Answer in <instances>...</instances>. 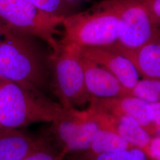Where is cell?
Listing matches in <instances>:
<instances>
[{
  "label": "cell",
  "instance_id": "1",
  "mask_svg": "<svg viewBox=\"0 0 160 160\" xmlns=\"http://www.w3.org/2000/svg\"><path fill=\"white\" fill-rule=\"evenodd\" d=\"M33 38L10 30L0 42V79L42 92L51 74L49 55Z\"/></svg>",
  "mask_w": 160,
  "mask_h": 160
},
{
  "label": "cell",
  "instance_id": "2",
  "mask_svg": "<svg viewBox=\"0 0 160 160\" xmlns=\"http://www.w3.org/2000/svg\"><path fill=\"white\" fill-rule=\"evenodd\" d=\"M40 90L0 79V126L16 129L52 122L62 110Z\"/></svg>",
  "mask_w": 160,
  "mask_h": 160
},
{
  "label": "cell",
  "instance_id": "3",
  "mask_svg": "<svg viewBox=\"0 0 160 160\" xmlns=\"http://www.w3.org/2000/svg\"><path fill=\"white\" fill-rule=\"evenodd\" d=\"M62 24L64 32L61 45L82 48L109 46L118 42V18L106 1L65 17Z\"/></svg>",
  "mask_w": 160,
  "mask_h": 160
},
{
  "label": "cell",
  "instance_id": "4",
  "mask_svg": "<svg viewBox=\"0 0 160 160\" xmlns=\"http://www.w3.org/2000/svg\"><path fill=\"white\" fill-rule=\"evenodd\" d=\"M81 58L80 48L73 45L60 44L58 51L49 55L52 89L63 108L82 109L92 98Z\"/></svg>",
  "mask_w": 160,
  "mask_h": 160
},
{
  "label": "cell",
  "instance_id": "5",
  "mask_svg": "<svg viewBox=\"0 0 160 160\" xmlns=\"http://www.w3.org/2000/svg\"><path fill=\"white\" fill-rule=\"evenodd\" d=\"M64 17L46 13L27 0H0V22L17 33L38 38L53 52L60 48L55 36L61 34L57 28Z\"/></svg>",
  "mask_w": 160,
  "mask_h": 160
},
{
  "label": "cell",
  "instance_id": "6",
  "mask_svg": "<svg viewBox=\"0 0 160 160\" xmlns=\"http://www.w3.org/2000/svg\"><path fill=\"white\" fill-rule=\"evenodd\" d=\"M100 128L92 113L63 108L52 122L50 132L59 151L65 157L72 152H82L88 148Z\"/></svg>",
  "mask_w": 160,
  "mask_h": 160
},
{
  "label": "cell",
  "instance_id": "7",
  "mask_svg": "<svg viewBox=\"0 0 160 160\" xmlns=\"http://www.w3.org/2000/svg\"><path fill=\"white\" fill-rule=\"evenodd\" d=\"M118 18L117 43L126 48L141 46L157 35L159 28L137 0H105Z\"/></svg>",
  "mask_w": 160,
  "mask_h": 160
},
{
  "label": "cell",
  "instance_id": "8",
  "mask_svg": "<svg viewBox=\"0 0 160 160\" xmlns=\"http://www.w3.org/2000/svg\"><path fill=\"white\" fill-rule=\"evenodd\" d=\"M89 105L110 114L130 118L151 137L160 135V129L152 121L150 103L137 97L130 95L107 98L92 97Z\"/></svg>",
  "mask_w": 160,
  "mask_h": 160
},
{
  "label": "cell",
  "instance_id": "9",
  "mask_svg": "<svg viewBox=\"0 0 160 160\" xmlns=\"http://www.w3.org/2000/svg\"><path fill=\"white\" fill-rule=\"evenodd\" d=\"M81 56L92 60L108 70L122 85L131 90L139 81V74L126 58L110 45L80 48Z\"/></svg>",
  "mask_w": 160,
  "mask_h": 160
},
{
  "label": "cell",
  "instance_id": "10",
  "mask_svg": "<svg viewBox=\"0 0 160 160\" xmlns=\"http://www.w3.org/2000/svg\"><path fill=\"white\" fill-rule=\"evenodd\" d=\"M88 109L100 128L113 132L147 153L152 137L135 120L125 116L110 114L90 105Z\"/></svg>",
  "mask_w": 160,
  "mask_h": 160
},
{
  "label": "cell",
  "instance_id": "11",
  "mask_svg": "<svg viewBox=\"0 0 160 160\" xmlns=\"http://www.w3.org/2000/svg\"><path fill=\"white\" fill-rule=\"evenodd\" d=\"M81 62L86 88L92 97L107 98L130 95L129 90L106 69L82 57Z\"/></svg>",
  "mask_w": 160,
  "mask_h": 160
},
{
  "label": "cell",
  "instance_id": "12",
  "mask_svg": "<svg viewBox=\"0 0 160 160\" xmlns=\"http://www.w3.org/2000/svg\"><path fill=\"white\" fill-rule=\"evenodd\" d=\"M160 34L141 46L126 48L117 42L111 45L115 51L131 61L143 78L160 79Z\"/></svg>",
  "mask_w": 160,
  "mask_h": 160
},
{
  "label": "cell",
  "instance_id": "13",
  "mask_svg": "<svg viewBox=\"0 0 160 160\" xmlns=\"http://www.w3.org/2000/svg\"><path fill=\"white\" fill-rule=\"evenodd\" d=\"M37 141L18 129L0 126V160H22Z\"/></svg>",
  "mask_w": 160,
  "mask_h": 160
},
{
  "label": "cell",
  "instance_id": "14",
  "mask_svg": "<svg viewBox=\"0 0 160 160\" xmlns=\"http://www.w3.org/2000/svg\"><path fill=\"white\" fill-rule=\"evenodd\" d=\"M132 147H134L119 135L100 128L96 132L90 147L81 153L86 155H96Z\"/></svg>",
  "mask_w": 160,
  "mask_h": 160
},
{
  "label": "cell",
  "instance_id": "15",
  "mask_svg": "<svg viewBox=\"0 0 160 160\" xmlns=\"http://www.w3.org/2000/svg\"><path fill=\"white\" fill-rule=\"evenodd\" d=\"M130 95L148 103L159 102L160 100V79L143 78L129 90Z\"/></svg>",
  "mask_w": 160,
  "mask_h": 160
},
{
  "label": "cell",
  "instance_id": "16",
  "mask_svg": "<svg viewBox=\"0 0 160 160\" xmlns=\"http://www.w3.org/2000/svg\"><path fill=\"white\" fill-rule=\"evenodd\" d=\"M77 160H152L142 149L132 147L121 151L96 155L80 153Z\"/></svg>",
  "mask_w": 160,
  "mask_h": 160
},
{
  "label": "cell",
  "instance_id": "17",
  "mask_svg": "<svg viewBox=\"0 0 160 160\" xmlns=\"http://www.w3.org/2000/svg\"><path fill=\"white\" fill-rule=\"evenodd\" d=\"M33 6L46 13L58 17L69 16L72 13L74 2L71 0H27Z\"/></svg>",
  "mask_w": 160,
  "mask_h": 160
},
{
  "label": "cell",
  "instance_id": "18",
  "mask_svg": "<svg viewBox=\"0 0 160 160\" xmlns=\"http://www.w3.org/2000/svg\"><path fill=\"white\" fill-rule=\"evenodd\" d=\"M64 157L57 147L52 145L49 139L39 138L33 149L22 160H63Z\"/></svg>",
  "mask_w": 160,
  "mask_h": 160
},
{
  "label": "cell",
  "instance_id": "19",
  "mask_svg": "<svg viewBox=\"0 0 160 160\" xmlns=\"http://www.w3.org/2000/svg\"><path fill=\"white\" fill-rule=\"evenodd\" d=\"M148 12L152 23L157 28L160 24V0H137Z\"/></svg>",
  "mask_w": 160,
  "mask_h": 160
},
{
  "label": "cell",
  "instance_id": "20",
  "mask_svg": "<svg viewBox=\"0 0 160 160\" xmlns=\"http://www.w3.org/2000/svg\"><path fill=\"white\" fill-rule=\"evenodd\" d=\"M147 154L152 160H160V136L152 137Z\"/></svg>",
  "mask_w": 160,
  "mask_h": 160
},
{
  "label": "cell",
  "instance_id": "21",
  "mask_svg": "<svg viewBox=\"0 0 160 160\" xmlns=\"http://www.w3.org/2000/svg\"><path fill=\"white\" fill-rule=\"evenodd\" d=\"M152 110V119L156 126L160 129V102L150 103Z\"/></svg>",
  "mask_w": 160,
  "mask_h": 160
},
{
  "label": "cell",
  "instance_id": "22",
  "mask_svg": "<svg viewBox=\"0 0 160 160\" xmlns=\"http://www.w3.org/2000/svg\"><path fill=\"white\" fill-rule=\"evenodd\" d=\"M10 30V29H8L4 24H3L0 22V42L2 40V38H4Z\"/></svg>",
  "mask_w": 160,
  "mask_h": 160
},
{
  "label": "cell",
  "instance_id": "23",
  "mask_svg": "<svg viewBox=\"0 0 160 160\" xmlns=\"http://www.w3.org/2000/svg\"><path fill=\"white\" fill-rule=\"evenodd\" d=\"M71 1H91V0H71Z\"/></svg>",
  "mask_w": 160,
  "mask_h": 160
}]
</instances>
